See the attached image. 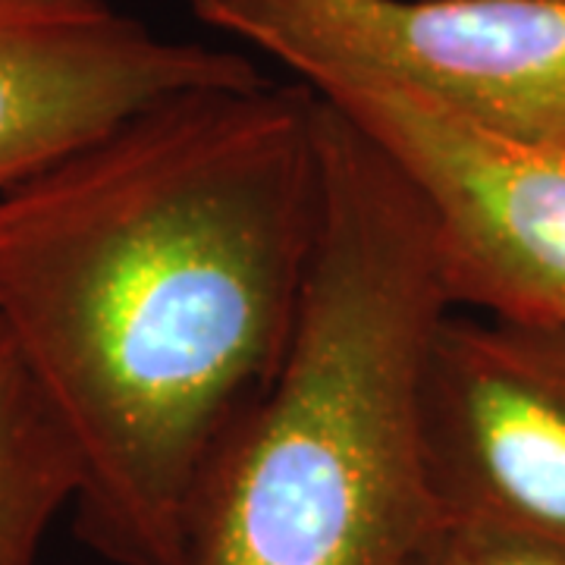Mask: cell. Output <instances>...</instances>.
Segmentation results:
<instances>
[{
  "label": "cell",
  "instance_id": "obj_9",
  "mask_svg": "<svg viewBox=\"0 0 565 565\" xmlns=\"http://www.w3.org/2000/svg\"><path fill=\"white\" fill-rule=\"evenodd\" d=\"M104 0H0L3 17H29V20H73L98 13Z\"/></svg>",
  "mask_w": 565,
  "mask_h": 565
},
{
  "label": "cell",
  "instance_id": "obj_1",
  "mask_svg": "<svg viewBox=\"0 0 565 565\" xmlns=\"http://www.w3.org/2000/svg\"><path fill=\"white\" fill-rule=\"evenodd\" d=\"M321 98L217 85L0 192V327L114 565H189L221 452L292 349L323 223Z\"/></svg>",
  "mask_w": 565,
  "mask_h": 565
},
{
  "label": "cell",
  "instance_id": "obj_5",
  "mask_svg": "<svg viewBox=\"0 0 565 565\" xmlns=\"http://www.w3.org/2000/svg\"><path fill=\"white\" fill-rule=\"evenodd\" d=\"M437 515L565 550V330L446 311L422 371Z\"/></svg>",
  "mask_w": 565,
  "mask_h": 565
},
{
  "label": "cell",
  "instance_id": "obj_4",
  "mask_svg": "<svg viewBox=\"0 0 565 565\" xmlns=\"http://www.w3.org/2000/svg\"><path fill=\"white\" fill-rule=\"evenodd\" d=\"M321 98L418 195L452 308L565 330V145L503 136L386 85Z\"/></svg>",
  "mask_w": 565,
  "mask_h": 565
},
{
  "label": "cell",
  "instance_id": "obj_3",
  "mask_svg": "<svg viewBox=\"0 0 565 565\" xmlns=\"http://www.w3.org/2000/svg\"><path fill=\"white\" fill-rule=\"evenodd\" d=\"M321 92L386 85L565 145V0H185Z\"/></svg>",
  "mask_w": 565,
  "mask_h": 565
},
{
  "label": "cell",
  "instance_id": "obj_8",
  "mask_svg": "<svg viewBox=\"0 0 565 565\" xmlns=\"http://www.w3.org/2000/svg\"><path fill=\"white\" fill-rule=\"evenodd\" d=\"M408 565H565V550L497 527L437 519Z\"/></svg>",
  "mask_w": 565,
  "mask_h": 565
},
{
  "label": "cell",
  "instance_id": "obj_7",
  "mask_svg": "<svg viewBox=\"0 0 565 565\" xmlns=\"http://www.w3.org/2000/svg\"><path fill=\"white\" fill-rule=\"evenodd\" d=\"M79 462L0 327V565H35L54 519L76 503Z\"/></svg>",
  "mask_w": 565,
  "mask_h": 565
},
{
  "label": "cell",
  "instance_id": "obj_6",
  "mask_svg": "<svg viewBox=\"0 0 565 565\" xmlns=\"http://www.w3.org/2000/svg\"><path fill=\"white\" fill-rule=\"evenodd\" d=\"M262 79L236 51L163 39L110 7L73 20L0 13V192L167 98Z\"/></svg>",
  "mask_w": 565,
  "mask_h": 565
},
{
  "label": "cell",
  "instance_id": "obj_2",
  "mask_svg": "<svg viewBox=\"0 0 565 565\" xmlns=\"http://www.w3.org/2000/svg\"><path fill=\"white\" fill-rule=\"evenodd\" d=\"M318 129L299 330L204 481L189 565H408L440 519L422 449L424 359L452 311L437 239L403 173L323 98Z\"/></svg>",
  "mask_w": 565,
  "mask_h": 565
}]
</instances>
